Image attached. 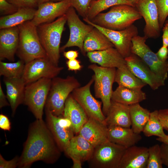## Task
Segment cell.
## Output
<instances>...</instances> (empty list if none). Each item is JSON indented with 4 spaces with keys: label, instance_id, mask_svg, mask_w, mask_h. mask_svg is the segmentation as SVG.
<instances>
[{
    "label": "cell",
    "instance_id": "49",
    "mask_svg": "<svg viewBox=\"0 0 168 168\" xmlns=\"http://www.w3.org/2000/svg\"><path fill=\"white\" fill-rule=\"evenodd\" d=\"M156 140L162 143H164L168 144V135H167L165 138L158 137Z\"/></svg>",
    "mask_w": 168,
    "mask_h": 168
},
{
    "label": "cell",
    "instance_id": "38",
    "mask_svg": "<svg viewBox=\"0 0 168 168\" xmlns=\"http://www.w3.org/2000/svg\"><path fill=\"white\" fill-rule=\"evenodd\" d=\"M18 8L7 0H0V12L2 15H8L16 12Z\"/></svg>",
    "mask_w": 168,
    "mask_h": 168
},
{
    "label": "cell",
    "instance_id": "40",
    "mask_svg": "<svg viewBox=\"0 0 168 168\" xmlns=\"http://www.w3.org/2000/svg\"><path fill=\"white\" fill-rule=\"evenodd\" d=\"M19 157L16 156L12 159L7 161L0 155V168H15L18 167Z\"/></svg>",
    "mask_w": 168,
    "mask_h": 168
},
{
    "label": "cell",
    "instance_id": "48",
    "mask_svg": "<svg viewBox=\"0 0 168 168\" xmlns=\"http://www.w3.org/2000/svg\"><path fill=\"white\" fill-rule=\"evenodd\" d=\"M63 56L68 60L77 59L79 55L77 51L71 50L67 51H64Z\"/></svg>",
    "mask_w": 168,
    "mask_h": 168
},
{
    "label": "cell",
    "instance_id": "2",
    "mask_svg": "<svg viewBox=\"0 0 168 168\" xmlns=\"http://www.w3.org/2000/svg\"><path fill=\"white\" fill-rule=\"evenodd\" d=\"M142 18L135 7L122 4L111 7L109 11L99 14L91 21L102 27L121 30L133 25L136 21Z\"/></svg>",
    "mask_w": 168,
    "mask_h": 168
},
{
    "label": "cell",
    "instance_id": "4",
    "mask_svg": "<svg viewBox=\"0 0 168 168\" xmlns=\"http://www.w3.org/2000/svg\"><path fill=\"white\" fill-rule=\"evenodd\" d=\"M17 26L19 42L16 53L20 59L26 64L35 59L47 57L40 40L37 26L31 21Z\"/></svg>",
    "mask_w": 168,
    "mask_h": 168
},
{
    "label": "cell",
    "instance_id": "30",
    "mask_svg": "<svg viewBox=\"0 0 168 168\" xmlns=\"http://www.w3.org/2000/svg\"><path fill=\"white\" fill-rule=\"evenodd\" d=\"M114 82L118 86L134 88H142L147 84L136 76L125 64L116 69Z\"/></svg>",
    "mask_w": 168,
    "mask_h": 168
},
{
    "label": "cell",
    "instance_id": "18",
    "mask_svg": "<svg viewBox=\"0 0 168 168\" xmlns=\"http://www.w3.org/2000/svg\"><path fill=\"white\" fill-rule=\"evenodd\" d=\"M94 147L82 137L78 134L71 139L64 152L73 161V168H81L82 163L91 158Z\"/></svg>",
    "mask_w": 168,
    "mask_h": 168
},
{
    "label": "cell",
    "instance_id": "7",
    "mask_svg": "<svg viewBox=\"0 0 168 168\" xmlns=\"http://www.w3.org/2000/svg\"><path fill=\"white\" fill-rule=\"evenodd\" d=\"M52 79L43 78L26 85L23 103L36 119H42Z\"/></svg>",
    "mask_w": 168,
    "mask_h": 168
},
{
    "label": "cell",
    "instance_id": "42",
    "mask_svg": "<svg viewBox=\"0 0 168 168\" xmlns=\"http://www.w3.org/2000/svg\"><path fill=\"white\" fill-rule=\"evenodd\" d=\"M66 64L69 71L77 72L81 70L83 67L80 61L77 59L68 60L66 61Z\"/></svg>",
    "mask_w": 168,
    "mask_h": 168
},
{
    "label": "cell",
    "instance_id": "10",
    "mask_svg": "<svg viewBox=\"0 0 168 168\" xmlns=\"http://www.w3.org/2000/svg\"><path fill=\"white\" fill-rule=\"evenodd\" d=\"M83 20L101 32L124 58L131 54L132 39L138 34V29L136 26L133 24L124 30H115L101 27L86 18H83Z\"/></svg>",
    "mask_w": 168,
    "mask_h": 168
},
{
    "label": "cell",
    "instance_id": "5",
    "mask_svg": "<svg viewBox=\"0 0 168 168\" xmlns=\"http://www.w3.org/2000/svg\"><path fill=\"white\" fill-rule=\"evenodd\" d=\"M80 86V83L74 76L52 79L45 109L56 116H63L66 99L75 89Z\"/></svg>",
    "mask_w": 168,
    "mask_h": 168
},
{
    "label": "cell",
    "instance_id": "13",
    "mask_svg": "<svg viewBox=\"0 0 168 168\" xmlns=\"http://www.w3.org/2000/svg\"><path fill=\"white\" fill-rule=\"evenodd\" d=\"M94 82L92 76L86 84L75 89L71 94L89 118L95 119L105 124V116L101 109L102 102L97 100L92 96L90 91L91 86Z\"/></svg>",
    "mask_w": 168,
    "mask_h": 168
},
{
    "label": "cell",
    "instance_id": "21",
    "mask_svg": "<svg viewBox=\"0 0 168 168\" xmlns=\"http://www.w3.org/2000/svg\"><path fill=\"white\" fill-rule=\"evenodd\" d=\"M86 55L91 62L104 68H117L126 64L125 58L114 47L88 52Z\"/></svg>",
    "mask_w": 168,
    "mask_h": 168
},
{
    "label": "cell",
    "instance_id": "44",
    "mask_svg": "<svg viewBox=\"0 0 168 168\" xmlns=\"http://www.w3.org/2000/svg\"><path fill=\"white\" fill-rule=\"evenodd\" d=\"M0 128L5 131H10L11 129V123L8 118L6 115L0 114Z\"/></svg>",
    "mask_w": 168,
    "mask_h": 168
},
{
    "label": "cell",
    "instance_id": "22",
    "mask_svg": "<svg viewBox=\"0 0 168 168\" xmlns=\"http://www.w3.org/2000/svg\"><path fill=\"white\" fill-rule=\"evenodd\" d=\"M3 82L6 88V96L14 116L17 108L23 103L26 84L22 77L15 78L4 77Z\"/></svg>",
    "mask_w": 168,
    "mask_h": 168
},
{
    "label": "cell",
    "instance_id": "6",
    "mask_svg": "<svg viewBox=\"0 0 168 168\" xmlns=\"http://www.w3.org/2000/svg\"><path fill=\"white\" fill-rule=\"evenodd\" d=\"M88 67L94 72L93 76L95 96L101 100L102 111L106 116L111 105L113 91L112 86L114 82L116 68H104L93 63Z\"/></svg>",
    "mask_w": 168,
    "mask_h": 168
},
{
    "label": "cell",
    "instance_id": "51",
    "mask_svg": "<svg viewBox=\"0 0 168 168\" xmlns=\"http://www.w3.org/2000/svg\"><path fill=\"white\" fill-rule=\"evenodd\" d=\"M131 3L135 7V4L139 0H126Z\"/></svg>",
    "mask_w": 168,
    "mask_h": 168
},
{
    "label": "cell",
    "instance_id": "34",
    "mask_svg": "<svg viewBox=\"0 0 168 168\" xmlns=\"http://www.w3.org/2000/svg\"><path fill=\"white\" fill-rule=\"evenodd\" d=\"M25 63L21 60L16 62H0V75L8 78H15L22 76Z\"/></svg>",
    "mask_w": 168,
    "mask_h": 168
},
{
    "label": "cell",
    "instance_id": "45",
    "mask_svg": "<svg viewBox=\"0 0 168 168\" xmlns=\"http://www.w3.org/2000/svg\"><path fill=\"white\" fill-rule=\"evenodd\" d=\"M156 54L160 60L162 61L167 60L168 58V47L162 46Z\"/></svg>",
    "mask_w": 168,
    "mask_h": 168
},
{
    "label": "cell",
    "instance_id": "28",
    "mask_svg": "<svg viewBox=\"0 0 168 168\" xmlns=\"http://www.w3.org/2000/svg\"><path fill=\"white\" fill-rule=\"evenodd\" d=\"M146 99V95L141 89L128 88L118 86L113 91L111 100L129 105L139 103Z\"/></svg>",
    "mask_w": 168,
    "mask_h": 168
},
{
    "label": "cell",
    "instance_id": "14",
    "mask_svg": "<svg viewBox=\"0 0 168 168\" xmlns=\"http://www.w3.org/2000/svg\"><path fill=\"white\" fill-rule=\"evenodd\" d=\"M67 21L70 30V35L66 44L60 48L63 51L67 48L77 47L85 55L83 46L85 38L94 27L82 22L76 13L75 9L71 7L66 13Z\"/></svg>",
    "mask_w": 168,
    "mask_h": 168
},
{
    "label": "cell",
    "instance_id": "16",
    "mask_svg": "<svg viewBox=\"0 0 168 168\" xmlns=\"http://www.w3.org/2000/svg\"><path fill=\"white\" fill-rule=\"evenodd\" d=\"M125 59L132 72L152 90H156L165 85V80L157 75L136 54L131 53Z\"/></svg>",
    "mask_w": 168,
    "mask_h": 168
},
{
    "label": "cell",
    "instance_id": "3",
    "mask_svg": "<svg viewBox=\"0 0 168 168\" xmlns=\"http://www.w3.org/2000/svg\"><path fill=\"white\" fill-rule=\"evenodd\" d=\"M66 22L65 14L54 21L37 26L40 40L47 57L56 66L59 62L61 38Z\"/></svg>",
    "mask_w": 168,
    "mask_h": 168
},
{
    "label": "cell",
    "instance_id": "47",
    "mask_svg": "<svg viewBox=\"0 0 168 168\" xmlns=\"http://www.w3.org/2000/svg\"><path fill=\"white\" fill-rule=\"evenodd\" d=\"M10 105L7 96L4 93L2 88L1 83H0V108Z\"/></svg>",
    "mask_w": 168,
    "mask_h": 168
},
{
    "label": "cell",
    "instance_id": "26",
    "mask_svg": "<svg viewBox=\"0 0 168 168\" xmlns=\"http://www.w3.org/2000/svg\"><path fill=\"white\" fill-rule=\"evenodd\" d=\"M105 123L107 126L115 125L130 128L129 105L111 100L105 116Z\"/></svg>",
    "mask_w": 168,
    "mask_h": 168
},
{
    "label": "cell",
    "instance_id": "32",
    "mask_svg": "<svg viewBox=\"0 0 168 168\" xmlns=\"http://www.w3.org/2000/svg\"><path fill=\"white\" fill-rule=\"evenodd\" d=\"M126 4L134 7L126 0H96L91 3L86 18L91 21L99 14L110 7Z\"/></svg>",
    "mask_w": 168,
    "mask_h": 168
},
{
    "label": "cell",
    "instance_id": "46",
    "mask_svg": "<svg viewBox=\"0 0 168 168\" xmlns=\"http://www.w3.org/2000/svg\"><path fill=\"white\" fill-rule=\"evenodd\" d=\"M162 28V46L168 47V20L166 21Z\"/></svg>",
    "mask_w": 168,
    "mask_h": 168
},
{
    "label": "cell",
    "instance_id": "41",
    "mask_svg": "<svg viewBox=\"0 0 168 168\" xmlns=\"http://www.w3.org/2000/svg\"><path fill=\"white\" fill-rule=\"evenodd\" d=\"M158 117L164 129L168 132V109L159 110Z\"/></svg>",
    "mask_w": 168,
    "mask_h": 168
},
{
    "label": "cell",
    "instance_id": "36",
    "mask_svg": "<svg viewBox=\"0 0 168 168\" xmlns=\"http://www.w3.org/2000/svg\"><path fill=\"white\" fill-rule=\"evenodd\" d=\"M96 0H70L71 7H73L83 18H86L91 4Z\"/></svg>",
    "mask_w": 168,
    "mask_h": 168
},
{
    "label": "cell",
    "instance_id": "43",
    "mask_svg": "<svg viewBox=\"0 0 168 168\" xmlns=\"http://www.w3.org/2000/svg\"><path fill=\"white\" fill-rule=\"evenodd\" d=\"M160 147L162 163L168 167V144L162 143Z\"/></svg>",
    "mask_w": 168,
    "mask_h": 168
},
{
    "label": "cell",
    "instance_id": "15",
    "mask_svg": "<svg viewBox=\"0 0 168 168\" xmlns=\"http://www.w3.org/2000/svg\"><path fill=\"white\" fill-rule=\"evenodd\" d=\"M135 7L145 21L144 35L147 38H156L160 34L158 13L155 0H139Z\"/></svg>",
    "mask_w": 168,
    "mask_h": 168
},
{
    "label": "cell",
    "instance_id": "12",
    "mask_svg": "<svg viewBox=\"0 0 168 168\" xmlns=\"http://www.w3.org/2000/svg\"><path fill=\"white\" fill-rule=\"evenodd\" d=\"M46 123L57 145L64 152L75 133L71 121L63 116H57L45 109Z\"/></svg>",
    "mask_w": 168,
    "mask_h": 168
},
{
    "label": "cell",
    "instance_id": "20",
    "mask_svg": "<svg viewBox=\"0 0 168 168\" xmlns=\"http://www.w3.org/2000/svg\"><path fill=\"white\" fill-rule=\"evenodd\" d=\"M108 126L95 119L89 118L78 133L95 147L107 141Z\"/></svg>",
    "mask_w": 168,
    "mask_h": 168
},
{
    "label": "cell",
    "instance_id": "31",
    "mask_svg": "<svg viewBox=\"0 0 168 168\" xmlns=\"http://www.w3.org/2000/svg\"><path fill=\"white\" fill-rule=\"evenodd\" d=\"M129 108L131 128L134 132L140 134L142 132L151 112L141 106L139 103L129 105Z\"/></svg>",
    "mask_w": 168,
    "mask_h": 168
},
{
    "label": "cell",
    "instance_id": "24",
    "mask_svg": "<svg viewBox=\"0 0 168 168\" xmlns=\"http://www.w3.org/2000/svg\"><path fill=\"white\" fill-rule=\"evenodd\" d=\"M148 148L134 145L126 148L119 168H146Z\"/></svg>",
    "mask_w": 168,
    "mask_h": 168
},
{
    "label": "cell",
    "instance_id": "11",
    "mask_svg": "<svg viewBox=\"0 0 168 168\" xmlns=\"http://www.w3.org/2000/svg\"><path fill=\"white\" fill-rule=\"evenodd\" d=\"M63 68L55 65L47 57L38 58L25 64L22 77L27 85L43 78L52 79Z\"/></svg>",
    "mask_w": 168,
    "mask_h": 168
},
{
    "label": "cell",
    "instance_id": "39",
    "mask_svg": "<svg viewBox=\"0 0 168 168\" xmlns=\"http://www.w3.org/2000/svg\"><path fill=\"white\" fill-rule=\"evenodd\" d=\"M17 7H30L34 8L38 6L36 0H7Z\"/></svg>",
    "mask_w": 168,
    "mask_h": 168
},
{
    "label": "cell",
    "instance_id": "35",
    "mask_svg": "<svg viewBox=\"0 0 168 168\" xmlns=\"http://www.w3.org/2000/svg\"><path fill=\"white\" fill-rule=\"evenodd\" d=\"M160 145L156 144L148 148L146 168H162Z\"/></svg>",
    "mask_w": 168,
    "mask_h": 168
},
{
    "label": "cell",
    "instance_id": "9",
    "mask_svg": "<svg viewBox=\"0 0 168 168\" xmlns=\"http://www.w3.org/2000/svg\"><path fill=\"white\" fill-rule=\"evenodd\" d=\"M148 38L138 35L132 39L131 53L139 57L157 75L165 80L168 75V61L160 60L146 44Z\"/></svg>",
    "mask_w": 168,
    "mask_h": 168
},
{
    "label": "cell",
    "instance_id": "23",
    "mask_svg": "<svg viewBox=\"0 0 168 168\" xmlns=\"http://www.w3.org/2000/svg\"><path fill=\"white\" fill-rule=\"evenodd\" d=\"M108 140L127 148L135 145L142 139L132 128L119 126H108Z\"/></svg>",
    "mask_w": 168,
    "mask_h": 168
},
{
    "label": "cell",
    "instance_id": "37",
    "mask_svg": "<svg viewBox=\"0 0 168 168\" xmlns=\"http://www.w3.org/2000/svg\"><path fill=\"white\" fill-rule=\"evenodd\" d=\"M158 13L159 22L163 27L168 16V0H155Z\"/></svg>",
    "mask_w": 168,
    "mask_h": 168
},
{
    "label": "cell",
    "instance_id": "50",
    "mask_svg": "<svg viewBox=\"0 0 168 168\" xmlns=\"http://www.w3.org/2000/svg\"><path fill=\"white\" fill-rule=\"evenodd\" d=\"M63 0H36L37 4L38 5L44 2L52 1V2H58Z\"/></svg>",
    "mask_w": 168,
    "mask_h": 168
},
{
    "label": "cell",
    "instance_id": "17",
    "mask_svg": "<svg viewBox=\"0 0 168 168\" xmlns=\"http://www.w3.org/2000/svg\"><path fill=\"white\" fill-rule=\"evenodd\" d=\"M35 16L31 21L36 26L51 22L56 18L66 14L71 7L70 0L48 2L38 5Z\"/></svg>",
    "mask_w": 168,
    "mask_h": 168
},
{
    "label": "cell",
    "instance_id": "25",
    "mask_svg": "<svg viewBox=\"0 0 168 168\" xmlns=\"http://www.w3.org/2000/svg\"><path fill=\"white\" fill-rule=\"evenodd\" d=\"M63 116L71 121L75 134H78L89 117L70 94L66 99Z\"/></svg>",
    "mask_w": 168,
    "mask_h": 168
},
{
    "label": "cell",
    "instance_id": "1",
    "mask_svg": "<svg viewBox=\"0 0 168 168\" xmlns=\"http://www.w3.org/2000/svg\"><path fill=\"white\" fill-rule=\"evenodd\" d=\"M60 150L46 123L36 120L30 124L18 167L29 168L35 161L53 164L59 159Z\"/></svg>",
    "mask_w": 168,
    "mask_h": 168
},
{
    "label": "cell",
    "instance_id": "8",
    "mask_svg": "<svg viewBox=\"0 0 168 168\" xmlns=\"http://www.w3.org/2000/svg\"><path fill=\"white\" fill-rule=\"evenodd\" d=\"M126 148L109 140L96 147L87 161L91 168H119Z\"/></svg>",
    "mask_w": 168,
    "mask_h": 168
},
{
    "label": "cell",
    "instance_id": "27",
    "mask_svg": "<svg viewBox=\"0 0 168 168\" xmlns=\"http://www.w3.org/2000/svg\"><path fill=\"white\" fill-rule=\"evenodd\" d=\"M114 47L113 44L101 32L94 27L85 38L83 49L85 55L88 52L103 50Z\"/></svg>",
    "mask_w": 168,
    "mask_h": 168
},
{
    "label": "cell",
    "instance_id": "33",
    "mask_svg": "<svg viewBox=\"0 0 168 168\" xmlns=\"http://www.w3.org/2000/svg\"><path fill=\"white\" fill-rule=\"evenodd\" d=\"M164 129L158 117V110H156L151 112L149 119L142 132L147 137L155 136L165 138L167 135L165 133Z\"/></svg>",
    "mask_w": 168,
    "mask_h": 168
},
{
    "label": "cell",
    "instance_id": "29",
    "mask_svg": "<svg viewBox=\"0 0 168 168\" xmlns=\"http://www.w3.org/2000/svg\"><path fill=\"white\" fill-rule=\"evenodd\" d=\"M36 10L30 7H20L18 10L11 15L1 17L0 29L17 26L33 18Z\"/></svg>",
    "mask_w": 168,
    "mask_h": 168
},
{
    "label": "cell",
    "instance_id": "19",
    "mask_svg": "<svg viewBox=\"0 0 168 168\" xmlns=\"http://www.w3.org/2000/svg\"><path fill=\"white\" fill-rule=\"evenodd\" d=\"M19 42V30L17 26L0 29V60L7 59L13 62Z\"/></svg>",
    "mask_w": 168,
    "mask_h": 168
}]
</instances>
